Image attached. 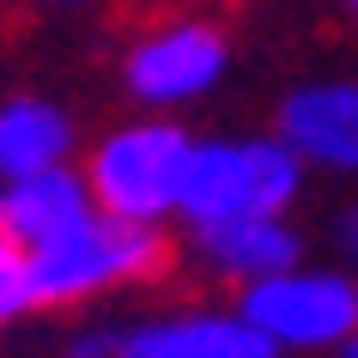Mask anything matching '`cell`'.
<instances>
[{"mask_svg": "<svg viewBox=\"0 0 358 358\" xmlns=\"http://www.w3.org/2000/svg\"><path fill=\"white\" fill-rule=\"evenodd\" d=\"M31 316H43L37 310V285H31V249L0 231V334H13V328L31 322Z\"/></svg>", "mask_w": 358, "mask_h": 358, "instance_id": "11", "label": "cell"}, {"mask_svg": "<svg viewBox=\"0 0 358 358\" xmlns=\"http://www.w3.org/2000/svg\"><path fill=\"white\" fill-rule=\"evenodd\" d=\"M115 352H122V316H103V310H79L55 346V358H115Z\"/></svg>", "mask_w": 358, "mask_h": 358, "instance_id": "12", "label": "cell"}, {"mask_svg": "<svg viewBox=\"0 0 358 358\" xmlns=\"http://www.w3.org/2000/svg\"><path fill=\"white\" fill-rule=\"evenodd\" d=\"M115 358H285V352L237 310V298H182L122 316Z\"/></svg>", "mask_w": 358, "mask_h": 358, "instance_id": "6", "label": "cell"}, {"mask_svg": "<svg viewBox=\"0 0 358 358\" xmlns=\"http://www.w3.org/2000/svg\"><path fill=\"white\" fill-rule=\"evenodd\" d=\"M13 6H24V13H92L103 0H13Z\"/></svg>", "mask_w": 358, "mask_h": 358, "instance_id": "13", "label": "cell"}, {"mask_svg": "<svg viewBox=\"0 0 358 358\" xmlns=\"http://www.w3.org/2000/svg\"><path fill=\"white\" fill-rule=\"evenodd\" d=\"M182 262L207 285L243 292V285L303 262V231L292 219H225V225L182 231Z\"/></svg>", "mask_w": 358, "mask_h": 358, "instance_id": "8", "label": "cell"}, {"mask_svg": "<svg viewBox=\"0 0 358 358\" xmlns=\"http://www.w3.org/2000/svg\"><path fill=\"white\" fill-rule=\"evenodd\" d=\"M303 158L280 134H194V158L182 176L176 225H225V219H285L303 194Z\"/></svg>", "mask_w": 358, "mask_h": 358, "instance_id": "4", "label": "cell"}, {"mask_svg": "<svg viewBox=\"0 0 358 358\" xmlns=\"http://www.w3.org/2000/svg\"><path fill=\"white\" fill-rule=\"evenodd\" d=\"M85 134H79L73 103L49 92H13L0 97V182H19L55 164H79Z\"/></svg>", "mask_w": 358, "mask_h": 358, "instance_id": "9", "label": "cell"}, {"mask_svg": "<svg viewBox=\"0 0 358 358\" xmlns=\"http://www.w3.org/2000/svg\"><path fill=\"white\" fill-rule=\"evenodd\" d=\"M273 134L310 170L358 176V79H303L280 97Z\"/></svg>", "mask_w": 358, "mask_h": 358, "instance_id": "7", "label": "cell"}, {"mask_svg": "<svg viewBox=\"0 0 358 358\" xmlns=\"http://www.w3.org/2000/svg\"><path fill=\"white\" fill-rule=\"evenodd\" d=\"M340 6H346V19H358V0H340Z\"/></svg>", "mask_w": 358, "mask_h": 358, "instance_id": "15", "label": "cell"}, {"mask_svg": "<svg viewBox=\"0 0 358 358\" xmlns=\"http://www.w3.org/2000/svg\"><path fill=\"white\" fill-rule=\"evenodd\" d=\"M255 328L280 352H340L358 334V273L346 267H285L267 280L231 292Z\"/></svg>", "mask_w": 358, "mask_h": 358, "instance_id": "5", "label": "cell"}, {"mask_svg": "<svg viewBox=\"0 0 358 358\" xmlns=\"http://www.w3.org/2000/svg\"><path fill=\"white\" fill-rule=\"evenodd\" d=\"M92 213H97V201L85 189L79 164H55V170H37V176H19V182H0V231L19 237L24 249L67 237Z\"/></svg>", "mask_w": 358, "mask_h": 358, "instance_id": "10", "label": "cell"}, {"mask_svg": "<svg viewBox=\"0 0 358 358\" xmlns=\"http://www.w3.org/2000/svg\"><path fill=\"white\" fill-rule=\"evenodd\" d=\"M231 73V31L194 6H164L134 24L115 49V85L134 110L182 115L207 103Z\"/></svg>", "mask_w": 358, "mask_h": 358, "instance_id": "3", "label": "cell"}, {"mask_svg": "<svg viewBox=\"0 0 358 358\" xmlns=\"http://www.w3.org/2000/svg\"><path fill=\"white\" fill-rule=\"evenodd\" d=\"M334 358H358V334H352V340H346V346H340V352H334Z\"/></svg>", "mask_w": 358, "mask_h": 358, "instance_id": "14", "label": "cell"}, {"mask_svg": "<svg viewBox=\"0 0 358 358\" xmlns=\"http://www.w3.org/2000/svg\"><path fill=\"white\" fill-rule=\"evenodd\" d=\"M194 158V134L176 115H128L85 140L79 170L97 213L134 219V225H176L182 213V176Z\"/></svg>", "mask_w": 358, "mask_h": 358, "instance_id": "2", "label": "cell"}, {"mask_svg": "<svg viewBox=\"0 0 358 358\" xmlns=\"http://www.w3.org/2000/svg\"><path fill=\"white\" fill-rule=\"evenodd\" d=\"M176 262H182V243L170 237V225H134V219L92 213L67 237L31 249V285H37L43 316H79L110 298L164 285Z\"/></svg>", "mask_w": 358, "mask_h": 358, "instance_id": "1", "label": "cell"}]
</instances>
